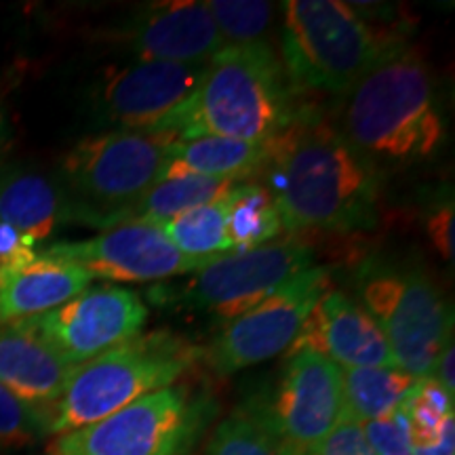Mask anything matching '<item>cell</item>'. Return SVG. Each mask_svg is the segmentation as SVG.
Wrapping results in <instances>:
<instances>
[{"mask_svg": "<svg viewBox=\"0 0 455 455\" xmlns=\"http://www.w3.org/2000/svg\"><path fill=\"white\" fill-rule=\"evenodd\" d=\"M173 131L108 129L87 135L66 152L60 175L81 224L112 228L150 190L167 167Z\"/></svg>", "mask_w": 455, "mask_h": 455, "instance_id": "cell-6", "label": "cell"}, {"mask_svg": "<svg viewBox=\"0 0 455 455\" xmlns=\"http://www.w3.org/2000/svg\"><path fill=\"white\" fill-rule=\"evenodd\" d=\"M329 289L327 268L304 270L251 310L228 321L203 352L207 365L215 373L230 375L289 352L318 298Z\"/></svg>", "mask_w": 455, "mask_h": 455, "instance_id": "cell-10", "label": "cell"}, {"mask_svg": "<svg viewBox=\"0 0 455 455\" xmlns=\"http://www.w3.org/2000/svg\"><path fill=\"white\" fill-rule=\"evenodd\" d=\"M432 247L445 261H453V201L441 203L435 207L426 221Z\"/></svg>", "mask_w": 455, "mask_h": 455, "instance_id": "cell-32", "label": "cell"}, {"mask_svg": "<svg viewBox=\"0 0 455 455\" xmlns=\"http://www.w3.org/2000/svg\"><path fill=\"white\" fill-rule=\"evenodd\" d=\"M38 255L36 243L24 232L0 221V289Z\"/></svg>", "mask_w": 455, "mask_h": 455, "instance_id": "cell-30", "label": "cell"}, {"mask_svg": "<svg viewBox=\"0 0 455 455\" xmlns=\"http://www.w3.org/2000/svg\"><path fill=\"white\" fill-rule=\"evenodd\" d=\"M308 455H375L365 432L355 422L341 419Z\"/></svg>", "mask_w": 455, "mask_h": 455, "instance_id": "cell-31", "label": "cell"}, {"mask_svg": "<svg viewBox=\"0 0 455 455\" xmlns=\"http://www.w3.org/2000/svg\"><path fill=\"white\" fill-rule=\"evenodd\" d=\"M284 455H308V453H298V451H289V449H283Z\"/></svg>", "mask_w": 455, "mask_h": 455, "instance_id": "cell-36", "label": "cell"}, {"mask_svg": "<svg viewBox=\"0 0 455 455\" xmlns=\"http://www.w3.org/2000/svg\"><path fill=\"white\" fill-rule=\"evenodd\" d=\"M224 198L203 204V207L190 209V212L164 221L161 226L169 243L181 255H186L188 259L198 261L201 266L226 253H235L226 232Z\"/></svg>", "mask_w": 455, "mask_h": 455, "instance_id": "cell-24", "label": "cell"}, {"mask_svg": "<svg viewBox=\"0 0 455 455\" xmlns=\"http://www.w3.org/2000/svg\"><path fill=\"white\" fill-rule=\"evenodd\" d=\"M339 133L375 171L411 167L439 152L445 123L418 49L398 44L346 91Z\"/></svg>", "mask_w": 455, "mask_h": 455, "instance_id": "cell-2", "label": "cell"}, {"mask_svg": "<svg viewBox=\"0 0 455 455\" xmlns=\"http://www.w3.org/2000/svg\"><path fill=\"white\" fill-rule=\"evenodd\" d=\"M453 363H455V348H453V339L449 341L445 348L441 350L439 358H436L435 371H432V379L445 388L449 395L455 396V373H453Z\"/></svg>", "mask_w": 455, "mask_h": 455, "instance_id": "cell-33", "label": "cell"}, {"mask_svg": "<svg viewBox=\"0 0 455 455\" xmlns=\"http://www.w3.org/2000/svg\"><path fill=\"white\" fill-rule=\"evenodd\" d=\"M268 158L270 141L251 144V141L215 138V135L178 138L169 148L163 178L196 175V178L247 181L249 178L261 175Z\"/></svg>", "mask_w": 455, "mask_h": 455, "instance_id": "cell-20", "label": "cell"}, {"mask_svg": "<svg viewBox=\"0 0 455 455\" xmlns=\"http://www.w3.org/2000/svg\"><path fill=\"white\" fill-rule=\"evenodd\" d=\"M375 455H411V430L403 409L361 426Z\"/></svg>", "mask_w": 455, "mask_h": 455, "instance_id": "cell-29", "label": "cell"}, {"mask_svg": "<svg viewBox=\"0 0 455 455\" xmlns=\"http://www.w3.org/2000/svg\"><path fill=\"white\" fill-rule=\"evenodd\" d=\"M91 283L93 278L81 266L38 251L0 289V325L60 308L91 287Z\"/></svg>", "mask_w": 455, "mask_h": 455, "instance_id": "cell-19", "label": "cell"}, {"mask_svg": "<svg viewBox=\"0 0 455 455\" xmlns=\"http://www.w3.org/2000/svg\"><path fill=\"white\" fill-rule=\"evenodd\" d=\"M0 221L24 232L38 247L60 226L81 221V213L60 180L15 169L0 173Z\"/></svg>", "mask_w": 455, "mask_h": 455, "instance_id": "cell-18", "label": "cell"}, {"mask_svg": "<svg viewBox=\"0 0 455 455\" xmlns=\"http://www.w3.org/2000/svg\"><path fill=\"white\" fill-rule=\"evenodd\" d=\"M203 350L181 335L158 329L74 367L49 419V436L83 428L152 392L178 384Z\"/></svg>", "mask_w": 455, "mask_h": 455, "instance_id": "cell-4", "label": "cell"}, {"mask_svg": "<svg viewBox=\"0 0 455 455\" xmlns=\"http://www.w3.org/2000/svg\"><path fill=\"white\" fill-rule=\"evenodd\" d=\"M411 455H455V418L447 419L435 443L424 447H411Z\"/></svg>", "mask_w": 455, "mask_h": 455, "instance_id": "cell-34", "label": "cell"}, {"mask_svg": "<svg viewBox=\"0 0 455 455\" xmlns=\"http://www.w3.org/2000/svg\"><path fill=\"white\" fill-rule=\"evenodd\" d=\"M204 66L133 60L108 68L95 84L93 108L114 129L163 131L195 93Z\"/></svg>", "mask_w": 455, "mask_h": 455, "instance_id": "cell-14", "label": "cell"}, {"mask_svg": "<svg viewBox=\"0 0 455 455\" xmlns=\"http://www.w3.org/2000/svg\"><path fill=\"white\" fill-rule=\"evenodd\" d=\"M148 308L135 291L116 284L87 287L76 298L41 316L21 321L68 365L78 367L141 333Z\"/></svg>", "mask_w": 455, "mask_h": 455, "instance_id": "cell-11", "label": "cell"}, {"mask_svg": "<svg viewBox=\"0 0 455 455\" xmlns=\"http://www.w3.org/2000/svg\"><path fill=\"white\" fill-rule=\"evenodd\" d=\"M312 259L310 247L298 238L272 241L215 258L181 283L152 287L150 299L158 306L203 310L228 323L312 268Z\"/></svg>", "mask_w": 455, "mask_h": 455, "instance_id": "cell-9", "label": "cell"}, {"mask_svg": "<svg viewBox=\"0 0 455 455\" xmlns=\"http://www.w3.org/2000/svg\"><path fill=\"white\" fill-rule=\"evenodd\" d=\"M358 304L382 329L401 371L428 379L453 339V315L441 289L422 270L367 264L356 278Z\"/></svg>", "mask_w": 455, "mask_h": 455, "instance_id": "cell-7", "label": "cell"}, {"mask_svg": "<svg viewBox=\"0 0 455 455\" xmlns=\"http://www.w3.org/2000/svg\"><path fill=\"white\" fill-rule=\"evenodd\" d=\"M298 112L283 61L268 43L228 44L207 61L195 93L163 131L180 140L215 135L268 144Z\"/></svg>", "mask_w": 455, "mask_h": 455, "instance_id": "cell-3", "label": "cell"}, {"mask_svg": "<svg viewBox=\"0 0 455 455\" xmlns=\"http://www.w3.org/2000/svg\"><path fill=\"white\" fill-rule=\"evenodd\" d=\"M226 232L232 251H249L283 235L276 204L264 184L241 181L224 198Z\"/></svg>", "mask_w": 455, "mask_h": 455, "instance_id": "cell-23", "label": "cell"}, {"mask_svg": "<svg viewBox=\"0 0 455 455\" xmlns=\"http://www.w3.org/2000/svg\"><path fill=\"white\" fill-rule=\"evenodd\" d=\"M4 131H7V127H4V114H3V108H0V146H3Z\"/></svg>", "mask_w": 455, "mask_h": 455, "instance_id": "cell-35", "label": "cell"}, {"mask_svg": "<svg viewBox=\"0 0 455 455\" xmlns=\"http://www.w3.org/2000/svg\"><path fill=\"white\" fill-rule=\"evenodd\" d=\"M49 436V418L0 384V453L17 451Z\"/></svg>", "mask_w": 455, "mask_h": 455, "instance_id": "cell-28", "label": "cell"}, {"mask_svg": "<svg viewBox=\"0 0 455 455\" xmlns=\"http://www.w3.org/2000/svg\"><path fill=\"white\" fill-rule=\"evenodd\" d=\"M283 7L281 61L293 93L344 95L403 44L339 0H289Z\"/></svg>", "mask_w": 455, "mask_h": 455, "instance_id": "cell-5", "label": "cell"}, {"mask_svg": "<svg viewBox=\"0 0 455 455\" xmlns=\"http://www.w3.org/2000/svg\"><path fill=\"white\" fill-rule=\"evenodd\" d=\"M204 455H284L264 411L241 407L215 426Z\"/></svg>", "mask_w": 455, "mask_h": 455, "instance_id": "cell-25", "label": "cell"}, {"mask_svg": "<svg viewBox=\"0 0 455 455\" xmlns=\"http://www.w3.org/2000/svg\"><path fill=\"white\" fill-rule=\"evenodd\" d=\"M72 371L74 367L21 321L0 325V384L26 405L51 419Z\"/></svg>", "mask_w": 455, "mask_h": 455, "instance_id": "cell-17", "label": "cell"}, {"mask_svg": "<svg viewBox=\"0 0 455 455\" xmlns=\"http://www.w3.org/2000/svg\"><path fill=\"white\" fill-rule=\"evenodd\" d=\"M41 253L72 261L91 278L118 283H163L203 268L181 255L161 228L138 220L123 221L83 241L47 244Z\"/></svg>", "mask_w": 455, "mask_h": 455, "instance_id": "cell-12", "label": "cell"}, {"mask_svg": "<svg viewBox=\"0 0 455 455\" xmlns=\"http://www.w3.org/2000/svg\"><path fill=\"white\" fill-rule=\"evenodd\" d=\"M264 186L281 218L283 232L346 235L373 221L379 175L346 141L339 129L312 112L270 141Z\"/></svg>", "mask_w": 455, "mask_h": 455, "instance_id": "cell-1", "label": "cell"}, {"mask_svg": "<svg viewBox=\"0 0 455 455\" xmlns=\"http://www.w3.org/2000/svg\"><path fill=\"white\" fill-rule=\"evenodd\" d=\"M212 419V398L173 384L83 428L53 436L47 455H186Z\"/></svg>", "mask_w": 455, "mask_h": 455, "instance_id": "cell-8", "label": "cell"}, {"mask_svg": "<svg viewBox=\"0 0 455 455\" xmlns=\"http://www.w3.org/2000/svg\"><path fill=\"white\" fill-rule=\"evenodd\" d=\"M121 41L135 60L204 66L226 47L207 3L171 0L140 11Z\"/></svg>", "mask_w": 455, "mask_h": 455, "instance_id": "cell-15", "label": "cell"}, {"mask_svg": "<svg viewBox=\"0 0 455 455\" xmlns=\"http://www.w3.org/2000/svg\"><path fill=\"white\" fill-rule=\"evenodd\" d=\"M224 44L266 43L275 24L276 4L259 0H212L207 3Z\"/></svg>", "mask_w": 455, "mask_h": 455, "instance_id": "cell-26", "label": "cell"}, {"mask_svg": "<svg viewBox=\"0 0 455 455\" xmlns=\"http://www.w3.org/2000/svg\"><path fill=\"white\" fill-rule=\"evenodd\" d=\"M264 418L283 449L310 453L344 419L341 367L315 350H289Z\"/></svg>", "mask_w": 455, "mask_h": 455, "instance_id": "cell-13", "label": "cell"}, {"mask_svg": "<svg viewBox=\"0 0 455 455\" xmlns=\"http://www.w3.org/2000/svg\"><path fill=\"white\" fill-rule=\"evenodd\" d=\"M418 382L396 367L341 369L344 419L363 426L395 413Z\"/></svg>", "mask_w": 455, "mask_h": 455, "instance_id": "cell-21", "label": "cell"}, {"mask_svg": "<svg viewBox=\"0 0 455 455\" xmlns=\"http://www.w3.org/2000/svg\"><path fill=\"white\" fill-rule=\"evenodd\" d=\"M236 184L241 181L196 178V175L161 178L129 209L124 221L138 220L161 228L164 221L178 218L190 209L221 201Z\"/></svg>", "mask_w": 455, "mask_h": 455, "instance_id": "cell-22", "label": "cell"}, {"mask_svg": "<svg viewBox=\"0 0 455 455\" xmlns=\"http://www.w3.org/2000/svg\"><path fill=\"white\" fill-rule=\"evenodd\" d=\"M455 396L441 388L435 379H419L415 388L409 392L401 409L407 415L409 430H411V447L430 445L439 439L443 426L453 415Z\"/></svg>", "mask_w": 455, "mask_h": 455, "instance_id": "cell-27", "label": "cell"}, {"mask_svg": "<svg viewBox=\"0 0 455 455\" xmlns=\"http://www.w3.org/2000/svg\"><path fill=\"white\" fill-rule=\"evenodd\" d=\"M291 350H315L341 369L396 367L378 323L358 299L335 289L318 298Z\"/></svg>", "mask_w": 455, "mask_h": 455, "instance_id": "cell-16", "label": "cell"}]
</instances>
